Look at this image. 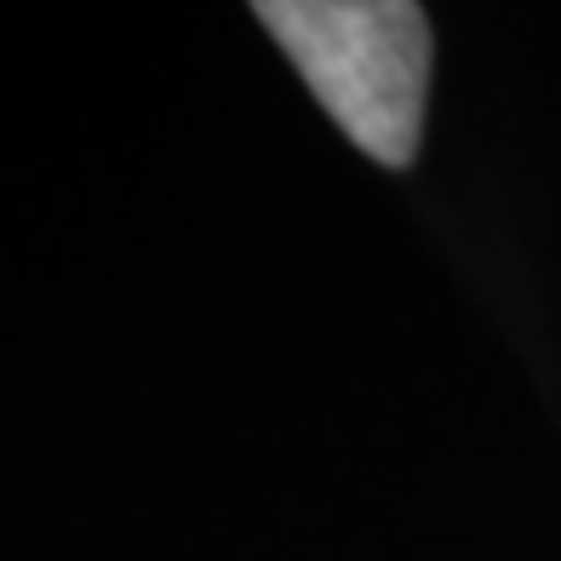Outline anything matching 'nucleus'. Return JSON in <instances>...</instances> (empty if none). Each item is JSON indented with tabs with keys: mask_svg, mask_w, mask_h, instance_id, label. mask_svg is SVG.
<instances>
[{
	"mask_svg": "<svg viewBox=\"0 0 561 561\" xmlns=\"http://www.w3.org/2000/svg\"><path fill=\"white\" fill-rule=\"evenodd\" d=\"M252 18L280 41L362 156L407 167L424 138L430 18L407 0H259Z\"/></svg>",
	"mask_w": 561,
	"mask_h": 561,
	"instance_id": "1",
	"label": "nucleus"
}]
</instances>
